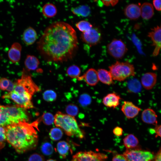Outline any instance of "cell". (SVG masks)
<instances>
[{
  "label": "cell",
  "instance_id": "1",
  "mask_svg": "<svg viewBox=\"0 0 161 161\" xmlns=\"http://www.w3.org/2000/svg\"><path fill=\"white\" fill-rule=\"evenodd\" d=\"M78 40L75 30L63 21L48 26L37 42V48L48 61L63 62L72 59L78 50Z\"/></svg>",
  "mask_w": 161,
  "mask_h": 161
},
{
  "label": "cell",
  "instance_id": "2",
  "mask_svg": "<svg viewBox=\"0 0 161 161\" xmlns=\"http://www.w3.org/2000/svg\"><path fill=\"white\" fill-rule=\"evenodd\" d=\"M40 121L39 118L32 123L20 122L5 127L6 140L18 153L22 154L36 148Z\"/></svg>",
  "mask_w": 161,
  "mask_h": 161
},
{
  "label": "cell",
  "instance_id": "3",
  "mask_svg": "<svg viewBox=\"0 0 161 161\" xmlns=\"http://www.w3.org/2000/svg\"><path fill=\"white\" fill-rule=\"evenodd\" d=\"M40 90L31 77L24 73L14 83L13 90L5 94L4 97L22 108L29 109L33 108L31 101L32 95Z\"/></svg>",
  "mask_w": 161,
  "mask_h": 161
},
{
  "label": "cell",
  "instance_id": "4",
  "mask_svg": "<svg viewBox=\"0 0 161 161\" xmlns=\"http://www.w3.org/2000/svg\"><path fill=\"white\" fill-rule=\"evenodd\" d=\"M55 125L64 130L67 135L80 139L85 137L83 131L80 128L75 117L58 112L54 116Z\"/></svg>",
  "mask_w": 161,
  "mask_h": 161
},
{
  "label": "cell",
  "instance_id": "5",
  "mask_svg": "<svg viewBox=\"0 0 161 161\" xmlns=\"http://www.w3.org/2000/svg\"><path fill=\"white\" fill-rule=\"evenodd\" d=\"M110 72L113 80L122 81L128 78L135 75L134 66L129 62H116L109 67Z\"/></svg>",
  "mask_w": 161,
  "mask_h": 161
},
{
  "label": "cell",
  "instance_id": "6",
  "mask_svg": "<svg viewBox=\"0 0 161 161\" xmlns=\"http://www.w3.org/2000/svg\"><path fill=\"white\" fill-rule=\"evenodd\" d=\"M123 154L127 161H153L155 157L152 153L140 148L126 149Z\"/></svg>",
  "mask_w": 161,
  "mask_h": 161
},
{
  "label": "cell",
  "instance_id": "7",
  "mask_svg": "<svg viewBox=\"0 0 161 161\" xmlns=\"http://www.w3.org/2000/svg\"><path fill=\"white\" fill-rule=\"evenodd\" d=\"M108 53L117 59L122 58L128 51L125 44L120 39H114L107 46Z\"/></svg>",
  "mask_w": 161,
  "mask_h": 161
},
{
  "label": "cell",
  "instance_id": "8",
  "mask_svg": "<svg viewBox=\"0 0 161 161\" xmlns=\"http://www.w3.org/2000/svg\"><path fill=\"white\" fill-rule=\"evenodd\" d=\"M107 158L105 154L94 152H79L72 157V161H106Z\"/></svg>",
  "mask_w": 161,
  "mask_h": 161
},
{
  "label": "cell",
  "instance_id": "9",
  "mask_svg": "<svg viewBox=\"0 0 161 161\" xmlns=\"http://www.w3.org/2000/svg\"><path fill=\"white\" fill-rule=\"evenodd\" d=\"M80 38L84 43L92 46L100 43L101 39V34L98 28L92 27L88 31L82 33Z\"/></svg>",
  "mask_w": 161,
  "mask_h": 161
},
{
  "label": "cell",
  "instance_id": "10",
  "mask_svg": "<svg viewBox=\"0 0 161 161\" xmlns=\"http://www.w3.org/2000/svg\"><path fill=\"white\" fill-rule=\"evenodd\" d=\"M148 36L151 39L154 47L152 56H156L161 50V24L152 29Z\"/></svg>",
  "mask_w": 161,
  "mask_h": 161
},
{
  "label": "cell",
  "instance_id": "11",
  "mask_svg": "<svg viewBox=\"0 0 161 161\" xmlns=\"http://www.w3.org/2000/svg\"><path fill=\"white\" fill-rule=\"evenodd\" d=\"M16 123L10 105H0V126L6 127Z\"/></svg>",
  "mask_w": 161,
  "mask_h": 161
},
{
  "label": "cell",
  "instance_id": "12",
  "mask_svg": "<svg viewBox=\"0 0 161 161\" xmlns=\"http://www.w3.org/2000/svg\"><path fill=\"white\" fill-rule=\"evenodd\" d=\"M121 110L127 118L131 119L136 117L141 109L131 102L124 101Z\"/></svg>",
  "mask_w": 161,
  "mask_h": 161
},
{
  "label": "cell",
  "instance_id": "13",
  "mask_svg": "<svg viewBox=\"0 0 161 161\" xmlns=\"http://www.w3.org/2000/svg\"><path fill=\"white\" fill-rule=\"evenodd\" d=\"M157 81V75L154 73L148 72L143 74L141 78V84L147 90L152 89L156 84Z\"/></svg>",
  "mask_w": 161,
  "mask_h": 161
},
{
  "label": "cell",
  "instance_id": "14",
  "mask_svg": "<svg viewBox=\"0 0 161 161\" xmlns=\"http://www.w3.org/2000/svg\"><path fill=\"white\" fill-rule=\"evenodd\" d=\"M22 46L18 42L14 43L11 45L8 52L10 60L13 63H16L20 60Z\"/></svg>",
  "mask_w": 161,
  "mask_h": 161
},
{
  "label": "cell",
  "instance_id": "15",
  "mask_svg": "<svg viewBox=\"0 0 161 161\" xmlns=\"http://www.w3.org/2000/svg\"><path fill=\"white\" fill-rule=\"evenodd\" d=\"M78 79V80L84 79L88 85L92 86H95L99 81L97 71L93 68L89 69L84 75Z\"/></svg>",
  "mask_w": 161,
  "mask_h": 161
},
{
  "label": "cell",
  "instance_id": "16",
  "mask_svg": "<svg viewBox=\"0 0 161 161\" xmlns=\"http://www.w3.org/2000/svg\"><path fill=\"white\" fill-rule=\"evenodd\" d=\"M121 99L119 95L115 93H112L108 94L103 98V103L108 107L115 109L119 105Z\"/></svg>",
  "mask_w": 161,
  "mask_h": 161
},
{
  "label": "cell",
  "instance_id": "17",
  "mask_svg": "<svg viewBox=\"0 0 161 161\" xmlns=\"http://www.w3.org/2000/svg\"><path fill=\"white\" fill-rule=\"evenodd\" d=\"M124 13L126 16L129 19L136 20L138 18L140 15V8L138 5L131 4L125 8Z\"/></svg>",
  "mask_w": 161,
  "mask_h": 161
},
{
  "label": "cell",
  "instance_id": "18",
  "mask_svg": "<svg viewBox=\"0 0 161 161\" xmlns=\"http://www.w3.org/2000/svg\"><path fill=\"white\" fill-rule=\"evenodd\" d=\"M157 117L155 112L149 108L144 109L141 114V119L144 122L156 126L157 123Z\"/></svg>",
  "mask_w": 161,
  "mask_h": 161
},
{
  "label": "cell",
  "instance_id": "19",
  "mask_svg": "<svg viewBox=\"0 0 161 161\" xmlns=\"http://www.w3.org/2000/svg\"><path fill=\"white\" fill-rule=\"evenodd\" d=\"M37 38V35L36 31L30 27L26 28L22 34L23 41L26 45L28 46L33 44Z\"/></svg>",
  "mask_w": 161,
  "mask_h": 161
},
{
  "label": "cell",
  "instance_id": "20",
  "mask_svg": "<svg viewBox=\"0 0 161 161\" xmlns=\"http://www.w3.org/2000/svg\"><path fill=\"white\" fill-rule=\"evenodd\" d=\"M97 71L99 80L102 83L109 85L114 83L113 79L109 71L101 69Z\"/></svg>",
  "mask_w": 161,
  "mask_h": 161
},
{
  "label": "cell",
  "instance_id": "21",
  "mask_svg": "<svg viewBox=\"0 0 161 161\" xmlns=\"http://www.w3.org/2000/svg\"><path fill=\"white\" fill-rule=\"evenodd\" d=\"M123 143L126 149L140 148L138 139L132 134H128L124 138Z\"/></svg>",
  "mask_w": 161,
  "mask_h": 161
},
{
  "label": "cell",
  "instance_id": "22",
  "mask_svg": "<svg viewBox=\"0 0 161 161\" xmlns=\"http://www.w3.org/2000/svg\"><path fill=\"white\" fill-rule=\"evenodd\" d=\"M140 8V15L144 19L148 20L153 16L154 10L151 4L148 2L144 3L141 5Z\"/></svg>",
  "mask_w": 161,
  "mask_h": 161
},
{
  "label": "cell",
  "instance_id": "23",
  "mask_svg": "<svg viewBox=\"0 0 161 161\" xmlns=\"http://www.w3.org/2000/svg\"><path fill=\"white\" fill-rule=\"evenodd\" d=\"M69 144L65 141H59L57 145V150L62 158H65L71 151Z\"/></svg>",
  "mask_w": 161,
  "mask_h": 161
},
{
  "label": "cell",
  "instance_id": "24",
  "mask_svg": "<svg viewBox=\"0 0 161 161\" xmlns=\"http://www.w3.org/2000/svg\"><path fill=\"white\" fill-rule=\"evenodd\" d=\"M39 64V60L36 57L30 55H27L24 61V65L28 70H34L36 69Z\"/></svg>",
  "mask_w": 161,
  "mask_h": 161
},
{
  "label": "cell",
  "instance_id": "25",
  "mask_svg": "<svg viewBox=\"0 0 161 161\" xmlns=\"http://www.w3.org/2000/svg\"><path fill=\"white\" fill-rule=\"evenodd\" d=\"M127 86L128 91L131 93H138L141 91L142 89L141 83L135 78L129 80Z\"/></svg>",
  "mask_w": 161,
  "mask_h": 161
},
{
  "label": "cell",
  "instance_id": "26",
  "mask_svg": "<svg viewBox=\"0 0 161 161\" xmlns=\"http://www.w3.org/2000/svg\"><path fill=\"white\" fill-rule=\"evenodd\" d=\"M71 10L74 15L79 17H86L88 16L91 13L90 7L85 5L72 8Z\"/></svg>",
  "mask_w": 161,
  "mask_h": 161
},
{
  "label": "cell",
  "instance_id": "27",
  "mask_svg": "<svg viewBox=\"0 0 161 161\" xmlns=\"http://www.w3.org/2000/svg\"><path fill=\"white\" fill-rule=\"evenodd\" d=\"M42 12L43 15L48 18L55 16L57 13V9L54 4L48 3L44 4L42 9Z\"/></svg>",
  "mask_w": 161,
  "mask_h": 161
},
{
  "label": "cell",
  "instance_id": "28",
  "mask_svg": "<svg viewBox=\"0 0 161 161\" xmlns=\"http://www.w3.org/2000/svg\"><path fill=\"white\" fill-rule=\"evenodd\" d=\"M81 70L79 67L75 65L69 66L67 69V75L72 78H78L80 77Z\"/></svg>",
  "mask_w": 161,
  "mask_h": 161
},
{
  "label": "cell",
  "instance_id": "29",
  "mask_svg": "<svg viewBox=\"0 0 161 161\" xmlns=\"http://www.w3.org/2000/svg\"><path fill=\"white\" fill-rule=\"evenodd\" d=\"M76 27L82 33L87 32L92 29V25L89 22L85 21H80L76 24Z\"/></svg>",
  "mask_w": 161,
  "mask_h": 161
},
{
  "label": "cell",
  "instance_id": "30",
  "mask_svg": "<svg viewBox=\"0 0 161 161\" xmlns=\"http://www.w3.org/2000/svg\"><path fill=\"white\" fill-rule=\"evenodd\" d=\"M49 134L52 140L54 141H56L59 140L61 138L63 135V132L60 128L55 127L51 129Z\"/></svg>",
  "mask_w": 161,
  "mask_h": 161
},
{
  "label": "cell",
  "instance_id": "31",
  "mask_svg": "<svg viewBox=\"0 0 161 161\" xmlns=\"http://www.w3.org/2000/svg\"><path fill=\"white\" fill-rule=\"evenodd\" d=\"M41 121L47 125H51L54 121V117L53 114L49 112H45L40 117Z\"/></svg>",
  "mask_w": 161,
  "mask_h": 161
},
{
  "label": "cell",
  "instance_id": "32",
  "mask_svg": "<svg viewBox=\"0 0 161 161\" xmlns=\"http://www.w3.org/2000/svg\"><path fill=\"white\" fill-rule=\"evenodd\" d=\"M57 94L53 90H48L43 94V98L45 101L49 102L55 101L57 98Z\"/></svg>",
  "mask_w": 161,
  "mask_h": 161
},
{
  "label": "cell",
  "instance_id": "33",
  "mask_svg": "<svg viewBox=\"0 0 161 161\" xmlns=\"http://www.w3.org/2000/svg\"><path fill=\"white\" fill-rule=\"evenodd\" d=\"M79 102L83 107H86L90 105L91 103L92 99L90 96L86 93L81 95L79 97Z\"/></svg>",
  "mask_w": 161,
  "mask_h": 161
},
{
  "label": "cell",
  "instance_id": "34",
  "mask_svg": "<svg viewBox=\"0 0 161 161\" xmlns=\"http://www.w3.org/2000/svg\"><path fill=\"white\" fill-rule=\"evenodd\" d=\"M41 150L42 152L46 155H51L54 151L52 145L49 142H45L42 145Z\"/></svg>",
  "mask_w": 161,
  "mask_h": 161
},
{
  "label": "cell",
  "instance_id": "35",
  "mask_svg": "<svg viewBox=\"0 0 161 161\" xmlns=\"http://www.w3.org/2000/svg\"><path fill=\"white\" fill-rule=\"evenodd\" d=\"M78 110L77 106L73 104L68 105L65 109L67 114L74 117L78 114Z\"/></svg>",
  "mask_w": 161,
  "mask_h": 161
},
{
  "label": "cell",
  "instance_id": "36",
  "mask_svg": "<svg viewBox=\"0 0 161 161\" xmlns=\"http://www.w3.org/2000/svg\"><path fill=\"white\" fill-rule=\"evenodd\" d=\"M6 141L5 127L0 126V149L4 147Z\"/></svg>",
  "mask_w": 161,
  "mask_h": 161
},
{
  "label": "cell",
  "instance_id": "37",
  "mask_svg": "<svg viewBox=\"0 0 161 161\" xmlns=\"http://www.w3.org/2000/svg\"><path fill=\"white\" fill-rule=\"evenodd\" d=\"M11 81L5 78L0 79V89L2 90H7L9 86Z\"/></svg>",
  "mask_w": 161,
  "mask_h": 161
},
{
  "label": "cell",
  "instance_id": "38",
  "mask_svg": "<svg viewBox=\"0 0 161 161\" xmlns=\"http://www.w3.org/2000/svg\"><path fill=\"white\" fill-rule=\"evenodd\" d=\"M28 161H45L44 157L37 153H34L29 157Z\"/></svg>",
  "mask_w": 161,
  "mask_h": 161
},
{
  "label": "cell",
  "instance_id": "39",
  "mask_svg": "<svg viewBox=\"0 0 161 161\" xmlns=\"http://www.w3.org/2000/svg\"><path fill=\"white\" fill-rule=\"evenodd\" d=\"M112 161H127L126 158L123 154H117L114 155Z\"/></svg>",
  "mask_w": 161,
  "mask_h": 161
},
{
  "label": "cell",
  "instance_id": "40",
  "mask_svg": "<svg viewBox=\"0 0 161 161\" xmlns=\"http://www.w3.org/2000/svg\"><path fill=\"white\" fill-rule=\"evenodd\" d=\"M113 132L117 136H121L122 135L123 130L121 127L117 126L113 129Z\"/></svg>",
  "mask_w": 161,
  "mask_h": 161
},
{
  "label": "cell",
  "instance_id": "41",
  "mask_svg": "<svg viewBox=\"0 0 161 161\" xmlns=\"http://www.w3.org/2000/svg\"><path fill=\"white\" fill-rule=\"evenodd\" d=\"M153 2L156 9L158 11H161V0H154Z\"/></svg>",
  "mask_w": 161,
  "mask_h": 161
},
{
  "label": "cell",
  "instance_id": "42",
  "mask_svg": "<svg viewBox=\"0 0 161 161\" xmlns=\"http://www.w3.org/2000/svg\"><path fill=\"white\" fill-rule=\"evenodd\" d=\"M154 130L156 135L161 138V125H157L155 128Z\"/></svg>",
  "mask_w": 161,
  "mask_h": 161
},
{
  "label": "cell",
  "instance_id": "43",
  "mask_svg": "<svg viewBox=\"0 0 161 161\" xmlns=\"http://www.w3.org/2000/svg\"><path fill=\"white\" fill-rule=\"evenodd\" d=\"M153 161H161V148L155 156Z\"/></svg>",
  "mask_w": 161,
  "mask_h": 161
},
{
  "label": "cell",
  "instance_id": "44",
  "mask_svg": "<svg viewBox=\"0 0 161 161\" xmlns=\"http://www.w3.org/2000/svg\"><path fill=\"white\" fill-rule=\"evenodd\" d=\"M103 3L106 6H109L111 4L110 0L102 1Z\"/></svg>",
  "mask_w": 161,
  "mask_h": 161
},
{
  "label": "cell",
  "instance_id": "45",
  "mask_svg": "<svg viewBox=\"0 0 161 161\" xmlns=\"http://www.w3.org/2000/svg\"><path fill=\"white\" fill-rule=\"evenodd\" d=\"M118 0H110L111 4L112 6H114L118 3Z\"/></svg>",
  "mask_w": 161,
  "mask_h": 161
},
{
  "label": "cell",
  "instance_id": "46",
  "mask_svg": "<svg viewBox=\"0 0 161 161\" xmlns=\"http://www.w3.org/2000/svg\"><path fill=\"white\" fill-rule=\"evenodd\" d=\"M47 161H56L55 160H53V159H50L47 160Z\"/></svg>",
  "mask_w": 161,
  "mask_h": 161
}]
</instances>
